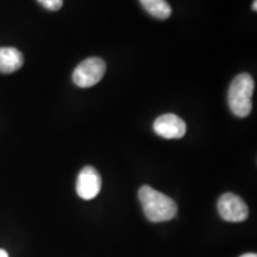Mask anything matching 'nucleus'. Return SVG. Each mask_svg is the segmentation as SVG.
Segmentation results:
<instances>
[{"label": "nucleus", "mask_w": 257, "mask_h": 257, "mask_svg": "<svg viewBox=\"0 0 257 257\" xmlns=\"http://www.w3.org/2000/svg\"><path fill=\"white\" fill-rule=\"evenodd\" d=\"M138 198L147 219L153 223L170 220L178 213L175 201L150 186H142L138 191Z\"/></svg>", "instance_id": "nucleus-1"}, {"label": "nucleus", "mask_w": 257, "mask_h": 257, "mask_svg": "<svg viewBox=\"0 0 257 257\" xmlns=\"http://www.w3.org/2000/svg\"><path fill=\"white\" fill-rule=\"evenodd\" d=\"M253 88L255 83L248 73L239 74L231 82L227 93V101H229L230 110L234 115L244 118L250 114L252 107L251 98Z\"/></svg>", "instance_id": "nucleus-2"}, {"label": "nucleus", "mask_w": 257, "mask_h": 257, "mask_svg": "<svg viewBox=\"0 0 257 257\" xmlns=\"http://www.w3.org/2000/svg\"><path fill=\"white\" fill-rule=\"evenodd\" d=\"M106 72V63L100 57H89L82 61L73 73V81L82 88L92 87L98 83Z\"/></svg>", "instance_id": "nucleus-3"}, {"label": "nucleus", "mask_w": 257, "mask_h": 257, "mask_svg": "<svg viewBox=\"0 0 257 257\" xmlns=\"http://www.w3.org/2000/svg\"><path fill=\"white\" fill-rule=\"evenodd\" d=\"M218 212L224 220L239 223L248 218L249 208L245 201L233 193H225L218 200Z\"/></svg>", "instance_id": "nucleus-4"}, {"label": "nucleus", "mask_w": 257, "mask_h": 257, "mask_svg": "<svg viewBox=\"0 0 257 257\" xmlns=\"http://www.w3.org/2000/svg\"><path fill=\"white\" fill-rule=\"evenodd\" d=\"M101 176L94 167L87 166L81 169L76 180V193L81 199L91 200L100 193Z\"/></svg>", "instance_id": "nucleus-5"}, {"label": "nucleus", "mask_w": 257, "mask_h": 257, "mask_svg": "<svg viewBox=\"0 0 257 257\" xmlns=\"http://www.w3.org/2000/svg\"><path fill=\"white\" fill-rule=\"evenodd\" d=\"M154 130L159 136L167 140H178L185 136L187 125L179 115L167 113L160 115L154 123Z\"/></svg>", "instance_id": "nucleus-6"}, {"label": "nucleus", "mask_w": 257, "mask_h": 257, "mask_svg": "<svg viewBox=\"0 0 257 257\" xmlns=\"http://www.w3.org/2000/svg\"><path fill=\"white\" fill-rule=\"evenodd\" d=\"M24 63V57L16 48H0V72L10 74L17 72Z\"/></svg>", "instance_id": "nucleus-7"}, {"label": "nucleus", "mask_w": 257, "mask_h": 257, "mask_svg": "<svg viewBox=\"0 0 257 257\" xmlns=\"http://www.w3.org/2000/svg\"><path fill=\"white\" fill-rule=\"evenodd\" d=\"M148 14L159 19H167L172 15V8L166 0H140Z\"/></svg>", "instance_id": "nucleus-8"}, {"label": "nucleus", "mask_w": 257, "mask_h": 257, "mask_svg": "<svg viewBox=\"0 0 257 257\" xmlns=\"http://www.w3.org/2000/svg\"><path fill=\"white\" fill-rule=\"evenodd\" d=\"M40 4L50 11H57L62 8L63 0H37Z\"/></svg>", "instance_id": "nucleus-9"}, {"label": "nucleus", "mask_w": 257, "mask_h": 257, "mask_svg": "<svg viewBox=\"0 0 257 257\" xmlns=\"http://www.w3.org/2000/svg\"><path fill=\"white\" fill-rule=\"evenodd\" d=\"M239 257H257V255L253 252H249V253H244V255L239 256Z\"/></svg>", "instance_id": "nucleus-10"}, {"label": "nucleus", "mask_w": 257, "mask_h": 257, "mask_svg": "<svg viewBox=\"0 0 257 257\" xmlns=\"http://www.w3.org/2000/svg\"><path fill=\"white\" fill-rule=\"evenodd\" d=\"M0 257H9V253L5 251V250L0 249Z\"/></svg>", "instance_id": "nucleus-11"}, {"label": "nucleus", "mask_w": 257, "mask_h": 257, "mask_svg": "<svg viewBox=\"0 0 257 257\" xmlns=\"http://www.w3.org/2000/svg\"><path fill=\"white\" fill-rule=\"evenodd\" d=\"M252 10H253V11H257V0H255V2H253Z\"/></svg>", "instance_id": "nucleus-12"}]
</instances>
